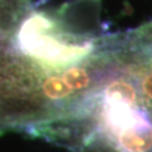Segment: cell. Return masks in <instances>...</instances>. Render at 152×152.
<instances>
[{"mask_svg":"<svg viewBox=\"0 0 152 152\" xmlns=\"http://www.w3.org/2000/svg\"><path fill=\"white\" fill-rule=\"evenodd\" d=\"M113 39L88 60L55 66L0 45V132L37 131L70 118L105 75Z\"/></svg>","mask_w":152,"mask_h":152,"instance_id":"cell-1","label":"cell"},{"mask_svg":"<svg viewBox=\"0 0 152 152\" xmlns=\"http://www.w3.org/2000/svg\"><path fill=\"white\" fill-rule=\"evenodd\" d=\"M34 136L74 152H152V113L131 71L113 52L105 75L77 110Z\"/></svg>","mask_w":152,"mask_h":152,"instance_id":"cell-2","label":"cell"},{"mask_svg":"<svg viewBox=\"0 0 152 152\" xmlns=\"http://www.w3.org/2000/svg\"><path fill=\"white\" fill-rule=\"evenodd\" d=\"M34 5L33 0H0V39L9 38L20 19Z\"/></svg>","mask_w":152,"mask_h":152,"instance_id":"cell-3","label":"cell"},{"mask_svg":"<svg viewBox=\"0 0 152 152\" xmlns=\"http://www.w3.org/2000/svg\"><path fill=\"white\" fill-rule=\"evenodd\" d=\"M122 41L127 47L141 53L152 56V20L131 31L126 34H121Z\"/></svg>","mask_w":152,"mask_h":152,"instance_id":"cell-4","label":"cell"},{"mask_svg":"<svg viewBox=\"0 0 152 152\" xmlns=\"http://www.w3.org/2000/svg\"><path fill=\"white\" fill-rule=\"evenodd\" d=\"M0 45H1V39H0Z\"/></svg>","mask_w":152,"mask_h":152,"instance_id":"cell-5","label":"cell"}]
</instances>
